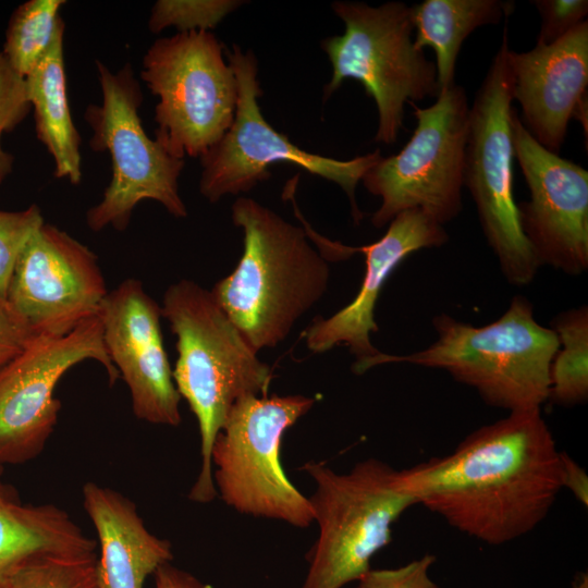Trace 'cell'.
I'll use <instances>...</instances> for the list:
<instances>
[{"label":"cell","instance_id":"obj_1","mask_svg":"<svg viewBox=\"0 0 588 588\" xmlns=\"http://www.w3.org/2000/svg\"><path fill=\"white\" fill-rule=\"evenodd\" d=\"M401 471L416 505L493 546L532 531L562 490L561 452L540 408L509 412Z\"/></svg>","mask_w":588,"mask_h":588},{"label":"cell","instance_id":"obj_2","mask_svg":"<svg viewBox=\"0 0 588 588\" xmlns=\"http://www.w3.org/2000/svg\"><path fill=\"white\" fill-rule=\"evenodd\" d=\"M243 231V255L211 293L258 353L278 346L328 289V260L311 247L304 229L258 201L238 197L231 207Z\"/></svg>","mask_w":588,"mask_h":588},{"label":"cell","instance_id":"obj_3","mask_svg":"<svg viewBox=\"0 0 588 588\" xmlns=\"http://www.w3.org/2000/svg\"><path fill=\"white\" fill-rule=\"evenodd\" d=\"M161 316L176 336L173 381L194 413L200 433L201 466L188 499L206 504L218 495L211 466L217 434L241 397L267 395L272 372L211 291L196 282L183 279L169 285Z\"/></svg>","mask_w":588,"mask_h":588},{"label":"cell","instance_id":"obj_4","mask_svg":"<svg viewBox=\"0 0 588 588\" xmlns=\"http://www.w3.org/2000/svg\"><path fill=\"white\" fill-rule=\"evenodd\" d=\"M432 324L438 338L428 347L406 355L379 353L354 372L407 363L445 370L474 388L487 404L509 412L541 408L548 401L550 367L560 342L551 328L536 320L526 297L514 296L506 311L486 326L475 327L444 313Z\"/></svg>","mask_w":588,"mask_h":588},{"label":"cell","instance_id":"obj_5","mask_svg":"<svg viewBox=\"0 0 588 588\" xmlns=\"http://www.w3.org/2000/svg\"><path fill=\"white\" fill-rule=\"evenodd\" d=\"M303 469L316 483L308 499L319 535L301 588H342L371 568V559L391 542L393 524L416 500L401 469L376 458L345 474L314 461Z\"/></svg>","mask_w":588,"mask_h":588},{"label":"cell","instance_id":"obj_6","mask_svg":"<svg viewBox=\"0 0 588 588\" xmlns=\"http://www.w3.org/2000/svg\"><path fill=\"white\" fill-rule=\"evenodd\" d=\"M331 8L345 29L321 41L332 65L323 101L345 79L358 81L377 106L375 142L392 145L403 127L405 105L440 95L434 62L414 46L411 7L400 1L378 7L335 1Z\"/></svg>","mask_w":588,"mask_h":588},{"label":"cell","instance_id":"obj_7","mask_svg":"<svg viewBox=\"0 0 588 588\" xmlns=\"http://www.w3.org/2000/svg\"><path fill=\"white\" fill-rule=\"evenodd\" d=\"M96 68L102 101L89 105L84 117L93 131L89 146L109 154L112 177L102 199L87 210L88 228L124 231L135 207L145 199L160 203L173 217H186L179 192L184 159L173 157L145 132L138 114L142 88L131 65L112 72L97 61Z\"/></svg>","mask_w":588,"mask_h":588},{"label":"cell","instance_id":"obj_8","mask_svg":"<svg viewBox=\"0 0 588 588\" xmlns=\"http://www.w3.org/2000/svg\"><path fill=\"white\" fill-rule=\"evenodd\" d=\"M315 401L298 394L246 395L232 406L211 449L213 483L228 506L299 528L314 522L309 499L285 475L280 448Z\"/></svg>","mask_w":588,"mask_h":588},{"label":"cell","instance_id":"obj_9","mask_svg":"<svg viewBox=\"0 0 588 588\" xmlns=\"http://www.w3.org/2000/svg\"><path fill=\"white\" fill-rule=\"evenodd\" d=\"M140 78L159 100L155 138L175 158H200L234 121L236 76L211 32L157 39L143 57Z\"/></svg>","mask_w":588,"mask_h":588},{"label":"cell","instance_id":"obj_10","mask_svg":"<svg viewBox=\"0 0 588 588\" xmlns=\"http://www.w3.org/2000/svg\"><path fill=\"white\" fill-rule=\"evenodd\" d=\"M510 51L505 25L502 42L469 107L464 186L504 278L524 286L540 266L522 231L514 197Z\"/></svg>","mask_w":588,"mask_h":588},{"label":"cell","instance_id":"obj_11","mask_svg":"<svg viewBox=\"0 0 588 588\" xmlns=\"http://www.w3.org/2000/svg\"><path fill=\"white\" fill-rule=\"evenodd\" d=\"M238 85V97L232 125L223 137L199 159L203 168L199 192L210 203L226 195H238L270 179L273 163L295 164L310 174L338 184L347 195L355 223L363 219L356 201V187L364 174L381 158L380 150L351 160H336L308 152L279 133L261 113L258 98V61L253 50L237 45L224 48Z\"/></svg>","mask_w":588,"mask_h":588},{"label":"cell","instance_id":"obj_12","mask_svg":"<svg viewBox=\"0 0 588 588\" xmlns=\"http://www.w3.org/2000/svg\"><path fill=\"white\" fill-rule=\"evenodd\" d=\"M409 105L417 122L412 137L397 154L382 157L362 179L365 188L381 199L371 216L376 228L408 209H419L444 225L463 209L469 120L465 89L455 84L427 108Z\"/></svg>","mask_w":588,"mask_h":588},{"label":"cell","instance_id":"obj_13","mask_svg":"<svg viewBox=\"0 0 588 588\" xmlns=\"http://www.w3.org/2000/svg\"><path fill=\"white\" fill-rule=\"evenodd\" d=\"M89 359L105 368L111 385L120 378L105 347L100 311L65 335H35L0 367V465L24 464L42 452L61 408L57 384Z\"/></svg>","mask_w":588,"mask_h":588},{"label":"cell","instance_id":"obj_14","mask_svg":"<svg viewBox=\"0 0 588 588\" xmlns=\"http://www.w3.org/2000/svg\"><path fill=\"white\" fill-rule=\"evenodd\" d=\"M511 132L530 194L517 204L522 231L540 267L579 275L588 268V171L541 146L515 108Z\"/></svg>","mask_w":588,"mask_h":588},{"label":"cell","instance_id":"obj_15","mask_svg":"<svg viewBox=\"0 0 588 588\" xmlns=\"http://www.w3.org/2000/svg\"><path fill=\"white\" fill-rule=\"evenodd\" d=\"M107 294L94 252L45 222L19 257L7 299L35 335L62 336L97 314Z\"/></svg>","mask_w":588,"mask_h":588},{"label":"cell","instance_id":"obj_16","mask_svg":"<svg viewBox=\"0 0 588 588\" xmlns=\"http://www.w3.org/2000/svg\"><path fill=\"white\" fill-rule=\"evenodd\" d=\"M99 311L106 351L130 390L135 417L179 426L182 397L164 348L161 307L139 280L128 278L108 292Z\"/></svg>","mask_w":588,"mask_h":588},{"label":"cell","instance_id":"obj_17","mask_svg":"<svg viewBox=\"0 0 588 588\" xmlns=\"http://www.w3.org/2000/svg\"><path fill=\"white\" fill-rule=\"evenodd\" d=\"M449 240L443 225L419 209L396 215L384 235L369 245L351 247V254L365 255V274L355 298L328 318L318 317L305 331L308 350L323 353L335 345H345L358 366L380 352L370 334L378 331L375 319L379 295L393 271L412 253L440 247Z\"/></svg>","mask_w":588,"mask_h":588},{"label":"cell","instance_id":"obj_18","mask_svg":"<svg viewBox=\"0 0 588 588\" xmlns=\"http://www.w3.org/2000/svg\"><path fill=\"white\" fill-rule=\"evenodd\" d=\"M512 98L520 122L546 149L559 154L576 107L587 97L588 22L550 45L510 51Z\"/></svg>","mask_w":588,"mask_h":588},{"label":"cell","instance_id":"obj_19","mask_svg":"<svg viewBox=\"0 0 588 588\" xmlns=\"http://www.w3.org/2000/svg\"><path fill=\"white\" fill-rule=\"evenodd\" d=\"M82 495L100 546L99 587L144 588L147 577L173 559L170 541L150 532L136 504L119 491L88 481Z\"/></svg>","mask_w":588,"mask_h":588},{"label":"cell","instance_id":"obj_20","mask_svg":"<svg viewBox=\"0 0 588 588\" xmlns=\"http://www.w3.org/2000/svg\"><path fill=\"white\" fill-rule=\"evenodd\" d=\"M97 542L63 509L24 502L0 480V588L27 565L45 558L97 556Z\"/></svg>","mask_w":588,"mask_h":588},{"label":"cell","instance_id":"obj_21","mask_svg":"<svg viewBox=\"0 0 588 588\" xmlns=\"http://www.w3.org/2000/svg\"><path fill=\"white\" fill-rule=\"evenodd\" d=\"M63 26L47 53L25 77L37 138L54 161V176L72 184L82 179L81 137L72 120L64 65Z\"/></svg>","mask_w":588,"mask_h":588},{"label":"cell","instance_id":"obj_22","mask_svg":"<svg viewBox=\"0 0 588 588\" xmlns=\"http://www.w3.org/2000/svg\"><path fill=\"white\" fill-rule=\"evenodd\" d=\"M514 10L502 0H425L411 7L414 46L436 53L440 93L455 85V66L464 40L478 27L499 24Z\"/></svg>","mask_w":588,"mask_h":588},{"label":"cell","instance_id":"obj_23","mask_svg":"<svg viewBox=\"0 0 588 588\" xmlns=\"http://www.w3.org/2000/svg\"><path fill=\"white\" fill-rule=\"evenodd\" d=\"M560 342L550 367L549 399L561 405L588 399V309L586 305L558 315L551 328Z\"/></svg>","mask_w":588,"mask_h":588},{"label":"cell","instance_id":"obj_24","mask_svg":"<svg viewBox=\"0 0 588 588\" xmlns=\"http://www.w3.org/2000/svg\"><path fill=\"white\" fill-rule=\"evenodd\" d=\"M64 0H28L12 13L3 48L10 66L25 78L47 53L58 32Z\"/></svg>","mask_w":588,"mask_h":588},{"label":"cell","instance_id":"obj_25","mask_svg":"<svg viewBox=\"0 0 588 588\" xmlns=\"http://www.w3.org/2000/svg\"><path fill=\"white\" fill-rule=\"evenodd\" d=\"M243 3L241 0H158L151 8L148 28L154 34L170 26L177 33L210 32Z\"/></svg>","mask_w":588,"mask_h":588},{"label":"cell","instance_id":"obj_26","mask_svg":"<svg viewBox=\"0 0 588 588\" xmlns=\"http://www.w3.org/2000/svg\"><path fill=\"white\" fill-rule=\"evenodd\" d=\"M9 588H100L97 556L38 560L21 569Z\"/></svg>","mask_w":588,"mask_h":588},{"label":"cell","instance_id":"obj_27","mask_svg":"<svg viewBox=\"0 0 588 588\" xmlns=\"http://www.w3.org/2000/svg\"><path fill=\"white\" fill-rule=\"evenodd\" d=\"M45 223L40 208L0 210V296L7 298L19 257L35 232Z\"/></svg>","mask_w":588,"mask_h":588},{"label":"cell","instance_id":"obj_28","mask_svg":"<svg viewBox=\"0 0 588 588\" xmlns=\"http://www.w3.org/2000/svg\"><path fill=\"white\" fill-rule=\"evenodd\" d=\"M32 109L25 78L8 63L0 50V184L13 171L14 157L1 145L4 133L12 132Z\"/></svg>","mask_w":588,"mask_h":588},{"label":"cell","instance_id":"obj_29","mask_svg":"<svg viewBox=\"0 0 588 588\" xmlns=\"http://www.w3.org/2000/svg\"><path fill=\"white\" fill-rule=\"evenodd\" d=\"M541 17L538 45H550L587 21V0H534Z\"/></svg>","mask_w":588,"mask_h":588},{"label":"cell","instance_id":"obj_30","mask_svg":"<svg viewBox=\"0 0 588 588\" xmlns=\"http://www.w3.org/2000/svg\"><path fill=\"white\" fill-rule=\"evenodd\" d=\"M436 556L425 554L396 568L366 572L356 588H439L430 576Z\"/></svg>","mask_w":588,"mask_h":588},{"label":"cell","instance_id":"obj_31","mask_svg":"<svg viewBox=\"0 0 588 588\" xmlns=\"http://www.w3.org/2000/svg\"><path fill=\"white\" fill-rule=\"evenodd\" d=\"M34 336L26 320L0 296V367L20 354Z\"/></svg>","mask_w":588,"mask_h":588},{"label":"cell","instance_id":"obj_32","mask_svg":"<svg viewBox=\"0 0 588 588\" xmlns=\"http://www.w3.org/2000/svg\"><path fill=\"white\" fill-rule=\"evenodd\" d=\"M561 485L585 507L588 505V476L569 455L561 452Z\"/></svg>","mask_w":588,"mask_h":588},{"label":"cell","instance_id":"obj_33","mask_svg":"<svg viewBox=\"0 0 588 588\" xmlns=\"http://www.w3.org/2000/svg\"><path fill=\"white\" fill-rule=\"evenodd\" d=\"M156 588H211L193 574L169 563L155 572Z\"/></svg>","mask_w":588,"mask_h":588},{"label":"cell","instance_id":"obj_34","mask_svg":"<svg viewBox=\"0 0 588 588\" xmlns=\"http://www.w3.org/2000/svg\"><path fill=\"white\" fill-rule=\"evenodd\" d=\"M571 588H588L587 573H579L576 575Z\"/></svg>","mask_w":588,"mask_h":588},{"label":"cell","instance_id":"obj_35","mask_svg":"<svg viewBox=\"0 0 588 588\" xmlns=\"http://www.w3.org/2000/svg\"><path fill=\"white\" fill-rule=\"evenodd\" d=\"M4 473V466L0 465V477L3 475Z\"/></svg>","mask_w":588,"mask_h":588}]
</instances>
